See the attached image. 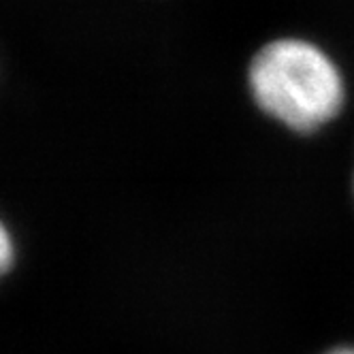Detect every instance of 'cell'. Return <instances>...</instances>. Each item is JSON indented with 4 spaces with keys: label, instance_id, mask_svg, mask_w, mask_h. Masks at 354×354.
I'll list each match as a JSON object with an SVG mask.
<instances>
[{
    "label": "cell",
    "instance_id": "1",
    "mask_svg": "<svg viewBox=\"0 0 354 354\" xmlns=\"http://www.w3.org/2000/svg\"><path fill=\"white\" fill-rule=\"evenodd\" d=\"M248 90L259 111L295 135H316L346 107L348 86L337 60L310 39L265 43L248 64Z\"/></svg>",
    "mask_w": 354,
    "mask_h": 354
},
{
    "label": "cell",
    "instance_id": "2",
    "mask_svg": "<svg viewBox=\"0 0 354 354\" xmlns=\"http://www.w3.org/2000/svg\"><path fill=\"white\" fill-rule=\"evenodd\" d=\"M15 257V245H13V237L9 233V229L5 226V222L0 220V277H3Z\"/></svg>",
    "mask_w": 354,
    "mask_h": 354
},
{
    "label": "cell",
    "instance_id": "3",
    "mask_svg": "<svg viewBox=\"0 0 354 354\" xmlns=\"http://www.w3.org/2000/svg\"><path fill=\"white\" fill-rule=\"evenodd\" d=\"M326 354H354V348H333V350H328Z\"/></svg>",
    "mask_w": 354,
    "mask_h": 354
},
{
    "label": "cell",
    "instance_id": "4",
    "mask_svg": "<svg viewBox=\"0 0 354 354\" xmlns=\"http://www.w3.org/2000/svg\"><path fill=\"white\" fill-rule=\"evenodd\" d=\"M352 192H354V177H352Z\"/></svg>",
    "mask_w": 354,
    "mask_h": 354
}]
</instances>
